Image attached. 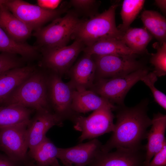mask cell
Returning a JSON list of instances; mask_svg holds the SVG:
<instances>
[{"label": "cell", "mask_w": 166, "mask_h": 166, "mask_svg": "<svg viewBox=\"0 0 166 166\" xmlns=\"http://www.w3.org/2000/svg\"><path fill=\"white\" fill-rule=\"evenodd\" d=\"M154 46L156 52L151 54L150 59V63L154 67L152 72L157 77L164 76L166 74V42L155 43Z\"/></svg>", "instance_id": "27"}, {"label": "cell", "mask_w": 166, "mask_h": 166, "mask_svg": "<svg viewBox=\"0 0 166 166\" xmlns=\"http://www.w3.org/2000/svg\"><path fill=\"white\" fill-rule=\"evenodd\" d=\"M153 157L147 166H166V143Z\"/></svg>", "instance_id": "31"}, {"label": "cell", "mask_w": 166, "mask_h": 166, "mask_svg": "<svg viewBox=\"0 0 166 166\" xmlns=\"http://www.w3.org/2000/svg\"><path fill=\"white\" fill-rule=\"evenodd\" d=\"M155 3L162 11L165 13L166 11V0H156Z\"/></svg>", "instance_id": "34"}, {"label": "cell", "mask_w": 166, "mask_h": 166, "mask_svg": "<svg viewBox=\"0 0 166 166\" xmlns=\"http://www.w3.org/2000/svg\"><path fill=\"white\" fill-rule=\"evenodd\" d=\"M0 26L11 38L19 43H26L33 30L0 2Z\"/></svg>", "instance_id": "18"}, {"label": "cell", "mask_w": 166, "mask_h": 166, "mask_svg": "<svg viewBox=\"0 0 166 166\" xmlns=\"http://www.w3.org/2000/svg\"><path fill=\"white\" fill-rule=\"evenodd\" d=\"M85 47L81 42L75 40L68 46L40 49L42 57V65L49 71L62 77L68 73Z\"/></svg>", "instance_id": "11"}, {"label": "cell", "mask_w": 166, "mask_h": 166, "mask_svg": "<svg viewBox=\"0 0 166 166\" xmlns=\"http://www.w3.org/2000/svg\"><path fill=\"white\" fill-rule=\"evenodd\" d=\"M144 0H124L123 2L120 14L122 22L117 27L124 33L136 18L143 7Z\"/></svg>", "instance_id": "26"}, {"label": "cell", "mask_w": 166, "mask_h": 166, "mask_svg": "<svg viewBox=\"0 0 166 166\" xmlns=\"http://www.w3.org/2000/svg\"><path fill=\"white\" fill-rule=\"evenodd\" d=\"M38 5L44 9L54 10L57 8L61 2V0H38Z\"/></svg>", "instance_id": "32"}, {"label": "cell", "mask_w": 166, "mask_h": 166, "mask_svg": "<svg viewBox=\"0 0 166 166\" xmlns=\"http://www.w3.org/2000/svg\"><path fill=\"white\" fill-rule=\"evenodd\" d=\"M96 70V65L92 56L84 53L68 71L70 79L69 82L75 90L89 89L95 81Z\"/></svg>", "instance_id": "15"}, {"label": "cell", "mask_w": 166, "mask_h": 166, "mask_svg": "<svg viewBox=\"0 0 166 166\" xmlns=\"http://www.w3.org/2000/svg\"><path fill=\"white\" fill-rule=\"evenodd\" d=\"M36 69L34 66L28 65L0 73V105L16 88Z\"/></svg>", "instance_id": "19"}, {"label": "cell", "mask_w": 166, "mask_h": 166, "mask_svg": "<svg viewBox=\"0 0 166 166\" xmlns=\"http://www.w3.org/2000/svg\"><path fill=\"white\" fill-rule=\"evenodd\" d=\"M115 4L101 13L97 14L77 26L71 38L81 42L85 47L100 40L110 38L122 40L124 33L116 26L115 11L118 6Z\"/></svg>", "instance_id": "3"}, {"label": "cell", "mask_w": 166, "mask_h": 166, "mask_svg": "<svg viewBox=\"0 0 166 166\" xmlns=\"http://www.w3.org/2000/svg\"><path fill=\"white\" fill-rule=\"evenodd\" d=\"M17 55L7 53H0V73L23 66L24 59L19 58Z\"/></svg>", "instance_id": "29"}, {"label": "cell", "mask_w": 166, "mask_h": 166, "mask_svg": "<svg viewBox=\"0 0 166 166\" xmlns=\"http://www.w3.org/2000/svg\"><path fill=\"white\" fill-rule=\"evenodd\" d=\"M144 27L161 44L166 42V20L159 12L145 10L141 14Z\"/></svg>", "instance_id": "24"}, {"label": "cell", "mask_w": 166, "mask_h": 166, "mask_svg": "<svg viewBox=\"0 0 166 166\" xmlns=\"http://www.w3.org/2000/svg\"><path fill=\"white\" fill-rule=\"evenodd\" d=\"M105 107H110L116 110L118 106L91 90L74 91L72 108L75 113H85Z\"/></svg>", "instance_id": "17"}, {"label": "cell", "mask_w": 166, "mask_h": 166, "mask_svg": "<svg viewBox=\"0 0 166 166\" xmlns=\"http://www.w3.org/2000/svg\"><path fill=\"white\" fill-rule=\"evenodd\" d=\"M96 139L70 148H58L57 158L63 166H88L101 150Z\"/></svg>", "instance_id": "12"}, {"label": "cell", "mask_w": 166, "mask_h": 166, "mask_svg": "<svg viewBox=\"0 0 166 166\" xmlns=\"http://www.w3.org/2000/svg\"><path fill=\"white\" fill-rule=\"evenodd\" d=\"M26 166H39L37 165V164H30L27 165Z\"/></svg>", "instance_id": "35"}, {"label": "cell", "mask_w": 166, "mask_h": 166, "mask_svg": "<svg viewBox=\"0 0 166 166\" xmlns=\"http://www.w3.org/2000/svg\"><path fill=\"white\" fill-rule=\"evenodd\" d=\"M71 5L77 10L82 12H91L93 15L97 3L93 0H72L70 1Z\"/></svg>", "instance_id": "30"}, {"label": "cell", "mask_w": 166, "mask_h": 166, "mask_svg": "<svg viewBox=\"0 0 166 166\" xmlns=\"http://www.w3.org/2000/svg\"><path fill=\"white\" fill-rule=\"evenodd\" d=\"M135 55H91L96 65L95 80L123 76L145 68Z\"/></svg>", "instance_id": "9"}, {"label": "cell", "mask_w": 166, "mask_h": 166, "mask_svg": "<svg viewBox=\"0 0 166 166\" xmlns=\"http://www.w3.org/2000/svg\"><path fill=\"white\" fill-rule=\"evenodd\" d=\"M15 16L36 31L49 21L59 17L64 8L49 10L22 0H0Z\"/></svg>", "instance_id": "7"}, {"label": "cell", "mask_w": 166, "mask_h": 166, "mask_svg": "<svg viewBox=\"0 0 166 166\" xmlns=\"http://www.w3.org/2000/svg\"><path fill=\"white\" fill-rule=\"evenodd\" d=\"M113 110L109 107L101 108L93 111L87 117L75 116L72 121L74 128L81 132L79 138L81 142L86 139L96 138L106 133L113 132L114 128Z\"/></svg>", "instance_id": "8"}, {"label": "cell", "mask_w": 166, "mask_h": 166, "mask_svg": "<svg viewBox=\"0 0 166 166\" xmlns=\"http://www.w3.org/2000/svg\"><path fill=\"white\" fill-rule=\"evenodd\" d=\"M58 148L46 137L29 153L39 166H61L58 160Z\"/></svg>", "instance_id": "23"}, {"label": "cell", "mask_w": 166, "mask_h": 166, "mask_svg": "<svg viewBox=\"0 0 166 166\" xmlns=\"http://www.w3.org/2000/svg\"><path fill=\"white\" fill-rule=\"evenodd\" d=\"M39 52L36 46L14 41L0 26V53L5 52L19 55L24 60H30L36 58Z\"/></svg>", "instance_id": "20"}, {"label": "cell", "mask_w": 166, "mask_h": 166, "mask_svg": "<svg viewBox=\"0 0 166 166\" xmlns=\"http://www.w3.org/2000/svg\"><path fill=\"white\" fill-rule=\"evenodd\" d=\"M84 53L90 55L134 54L121 40L110 38L100 40L84 48Z\"/></svg>", "instance_id": "21"}, {"label": "cell", "mask_w": 166, "mask_h": 166, "mask_svg": "<svg viewBox=\"0 0 166 166\" xmlns=\"http://www.w3.org/2000/svg\"><path fill=\"white\" fill-rule=\"evenodd\" d=\"M153 37L144 28L130 27L124 33L122 40L134 54L144 53Z\"/></svg>", "instance_id": "22"}, {"label": "cell", "mask_w": 166, "mask_h": 166, "mask_svg": "<svg viewBox=\"0 0 166 166\" xmlns=\"http://www.w3.org/2000/svg\"><path fill=\"white\" fill-rule=\"evenodd\" d=\"M151 127L147 132V142L145 146V156L144 166H147L155 154L166 143L165 137L166 115L158 113L153 115Z\"/></svg>", "instance_id": "16"}, {"label": "cell", "mask_w": 166, "mask_h": 166, "mask_svg": "<svg viewBox=\"0 0 166 166\" xmlns=\"http://www.w3.org/2000/svg\"><path fill=\"white\" fill-rule=\"evenodd\" d=\"M81 21L73 11L62 17L53 20L48 25L36 30L33 36L36 38L39 49H51L66 45L77 26Z\"/></svg>", "instance_id": "4"}, {"label": "cell", "mask_w": 166, "mask_h": 166, "mask_svg": "<svg viewBox=\"0 0 166 166\" xmlns=\"http://www.w3.org/2000/svg\"><path fill=\"white\" fill-rule=\"evenodd\" d=\"M47 76L48 73L36 69L0 105H18L36 111L52 112L48 96Z\"/></svg>", "instance_id": "2"}, {"label": "cell", "mask_w": 166, "mask_h": 166, "mask_svg": "<svg viewBox=\"0 0 166 166\" xmlns=\"http://www.w3.org/2000/svg\"><path fill=\"white\" fill-rule=\"evenodd\" d=\"M147 102L144 101L132 107H118L117 121L113 134L101 150L110 151L114 148L136 150L143 148V140L152 120L148 115Z\"/></svg>", "instance_id": "1"}, {"label": "cell", "mask_w": 166, "mask_h": 166, "mask_svg": "<svg viewBox=\"0 0 166 166\" xmlns=\"http://www.w3.org/2000/svg\"><path fill=\"white\" fill-rule=\"evenodd\" d=\"M117 149L113 152L101 150L88 166H144L145 152Z\"/></svg>", "instance_id": "14"}, {"label": "cell", "mask_w": 166, "mask_h": 166, "mask_svg": "<svg viewBox=\"0 0 166 166\" xmlns=\"http://www.w3.org/2000/svg\"><path fill=\"white\" fill-rule=\"evenodd\" d=\"M75 89L69 82H64L61 77L49 71L48 73L47 92L52 111L63 121L72 120L78 114L72 108L73 94Z\"/></svg>", "instance_id": "6"}, {"label": "cell", "mask_w": 166, "mask_h": 166, "mask_svg": "<svg viewBox=\"0 0 166 166\" xmlns=\"http://www.w3.org/2000/svg\"><path fill=\"white\" fill-rule=\"evenodd\" d=\"M18 163L11 160L5 154L0 153V166H18Z\"/></svg>", "instance_id": "33"}, {"label": "cell", "mask_w": 166, "mask_h": 166, "mask_svg": "<svg viewBox=\"0 0 166 166\" xmlns=\"http://www.w3.org/2000/svg\"><path fill=\"white\" fill-rule=\"evenodd\" d=\"M30 119L27 128V137L29 151L33 150L46 137V134L51 128L61 125L63 121L53 112L39 111Z\"/></svg>", "instance_id": "13"}, {"label": "cell", "mask_w": 166, "mask_h": 166, "mask_svg": "<svg viewBox=\"0 0 166 166\" xmlns=\"http://www.w3.org/2000/svg\"><path fill=\"white\" fill-rule=\"evenodd\" d=\"M157 80V77L153 72L148 73L140 80L150 89L155 101L166 110V95L155 87V84Z\"/></svg>", "instance_id": "28"}, {"label": "cell", "mask_w": 166, "mask_h": 166, "mask_svg": "<svg viewBox=\"0 0 166 166\" xmlns=\"http://www.w3.org/2000/svg\"><path fill=\"white\" fill-rule=\"evenodd\" d=\"M31 109L16 105H0V126L15 124L29 121Z\"/></svg>", "instance_id": "25"}, {"label": "cell", "mask_w": 166, "mask_h": 166, "mask_svg": "<svg viewBox=\"0 0 166 166\" xmlns=\"http://www.w3.org/2000/svg\"><path fill=\"white\" fill-rule=\"evenodd\" d=\"M30 121L12 125L0 126V151L17 163L27 159L28 148L27 132Z\"/></svg>", "instance_id": "10"}, {"label": "cell", "mask_w": 166, "mask_h": 166, "mask_svg": "<svg viewBox=\"0 0 166 166\" xmlns=\"http://www.w3.org/2000/svg\"><path fill=\"white\" fill-rule=\"evenodd\" d=\"M148 73V70L144 68L123 76L97 79L89 90L114 104L122 106L129 90Z\"/></svg>", "instance_id": "5"}]
</instances>
